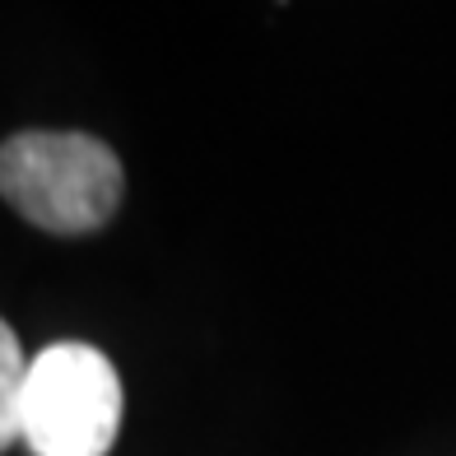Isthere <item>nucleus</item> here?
I'll return each instance as SVG.
<instances>
[{
  "mask_svg": "<svg viewBox=\"0 0 456 456\" xmlns=\"http://www.w3.org/2000/svg\"><path fill=\"white\" fill-rule=\"evenodd\" d=\"M121 163L79 131H24L0 144V196L28 224L75 238L102 228L121 205Z\"/></svg>",
  "mask_w": 456,
  "mask_h": 456,
  "instance_id": "obj_1",
  "label": "nucleus"
},
{
  "mask_svg": "<svg viewBox=\"0 0 456 456\" xmlns=\"http://www.w3.org/2000/svg\"><path fill=\"white\" fill-rule=\"evenodd\" d=\"M121 378L94 345L61 340L28 363L19 438L33 456H108L121 428Z\"/></svg>",
  "mask_w": 456,
  "mask_h": 456,
  "instance_id": "obj_2",
  "label": "nucleus"
},
{
  "mask_svg": "<svg viewBox=\"0 0 456 456\" xmlns=\"http://www.w3.org/2000/svg\"><path fill=\"white\" fill-rule=\"evenodd\" d=\"M28 363L33 359L19 349V336L0 322V452L19 438V410H24Z\"/></svg>",
  "mask_w": 456,
  "mask_h": 456,
  "instance_id": "obj_3",
  "label": "nucleus"
}]
</instances>
